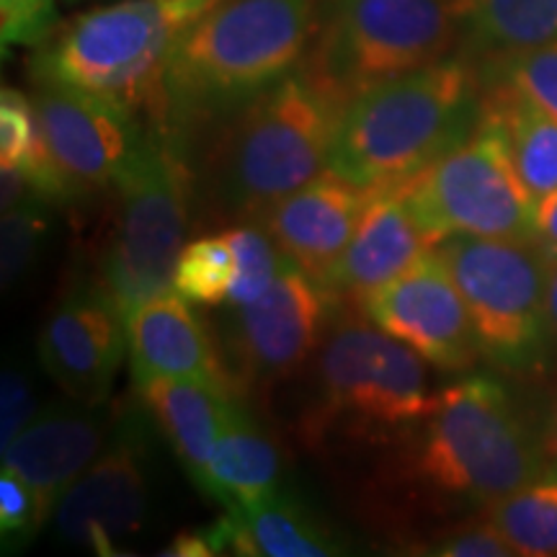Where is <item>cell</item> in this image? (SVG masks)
Instances as JSON below:
<instances>
[{
    "mask_svg": "<svg viewBox=\"0 0 557 557\" xmlns=\"http://www.w3.org/2000/svg\"><path fill=\"white\" fill-rule=\"evenodd\" d=\"M359 308L377 329L444 372H465L480 357L462 292L434 250L395 282L367 295Z\"/></svg>",
    "mask_w": 557,
    "mask_h": 557,
    "instance_id": "14",
    "label": "cell"
},
{
    "mask_svg": "<svg viewBox=\"0 0 557 557\" xmlns=\"http://www.w3.org/2000/svg\"><path fill=\"white\" fill-rule=\"evenodd\" d=\"M199 13L176 0H122L75 16L34 58L37 81L60 83L160 120L163 73L181 32Z\"/></svg>",
    "mask_w": 557,
    "mask_h": 557,
    "instance_id": "6",
    "label": "cell"
},
{
    "mask_svg": "<svg viewBox=\"0 0 557 557\" xmlns=\"http://www.w3.org/2000/svg\"><path fill=\"white\" fill-rule=\"evenodd\" d=\"M478 70L483 81L506 83L557 116V41L485 60Z\"/></svg>",
    "mask_w": 557,
    "mask_h": 557,
    "instance_id": "29",
    "label": "cell"
},
{
    "mask_svg": "<svg viewBox=\"0 0 557 557\" xmlns=\"http://www.w3.org/2000/svg\"><path fill=\"white\" fill-rule=\"evenodd\" d=\"M39 143V120L34 99L16 88L0 94V169H24Z\"/></svg>",
    "mask_w": 557,
    "mask_h": 557,
    "instance_id": "31",
    "label": "cell"
},
{
    "mask_svg": "<svg viewBox=\"0 0 557 557\" xmlns=\"http://www.w3.org/2000/svg\"><path fill=\"white\" fill-rule=\"evenodd\" d=\"M276 487H282L276 442L235 395L209 459L205 493L225 508H243L267 498Z\"/></svg>",
    "mask_w": 557,
    "mask_h": 557,
    "instance_id": "22",
    "label": "cell"
},
{
    "mask_svg": "<svg viewBox=\"0 0 557 557\" xmlns=\"http://www.w3.org/2000/svg\"><path fill=\"white\" fill-rule=\"evenodd\" d=\"M462 58L493 60L557 41V0H455Z\"/></svg>",
    "mask_w": 557,
    "mask_h": 557,
    "instance_id": "23",
    "label": "cell"
},
{
    "mask_svg": "<svg viewBox=\"0 0 557 557\" xmlns=\"http://www.w3.org/2000/svg\"><path fill=\"white\" fill-rule=\"evenodd\" d=\"M395 189L434 243L455 235L534 240L537 199L521 184L504 124L485 99L475 132Z\"/></svg>",
    "mask_w": 557,
    "mask_h": 557,
    "instance_id": "10",
    "label": "cell"
},
{
    "mask_svg": "<svg viewBox=\"0 0 557 557\" xmlns=\"http://www.w3.org/2000/svg\"><path fill=\"white\" fill-rule=\"evenodd\" d=\"M50 521L45 506H41L39 493L18 475L16 470H0V540H3V553H16V549L32 545L39 529Z\"/></svg>",
    "mask_w": 557,
    "mask_h": 557,
    "instance_id": "30",
    "label": "cell"
},
{
    "mask_svg": "<svg viewBox=\"0 0 557 557\" xmlns=\"http://www.w3.org/2000/svg\"><path fill=\"white\" fill-rule=\"evenodd\" d=\"M39 361L70 400L103 406L127 351L124 315L99 278H73L39 333Z\"/></svg>",
    "mask_w": 557,
    "mask_h": 557,
    "instance_id": "15",
    "label": "cell"
},
{
    "mask_svg": "<svg viewBox=\"0 0 557 557\" xmlns=\"http://www.w3.org/2000/svg\"><path fill=\"white\" fill-rule=\"evenodd\" d=\"M176 3L186 5V9H191V11H197L199 16H201V13L212 9V5H214V3H220V0H176Z\"/></svg>",
    "mask_w": 557,
    "mask_h": 557,
    "instance_id": "38",
    "label": "cell"
},
{
    "mask_svg": "<svg viewBox=\"0 0 557 557\" xmlns=\"http://www.w3.org/2000/svg\"><path fill=\"white\" fill-rule=\"evenodd\" d=\"M434 400L426 359L377 329L359 305L336 302L315 351L305 442L320 447L329 436H341L393 449L429 416Z\"/></svg>",
    "mask_w": 557,
    "mask_h": 557,
    "instance_id": "5",
    "label": "cell"
},
{
    "mask_svg": "<svg viewBox=\"0 0 557 557\" xmlns=\"http://www.w3.org/2000/svg\"><path fill=\"white\" fill-rule=\"evenodd\" d=\"M189 305L178 292L171 289L139 302L124 318L135 387L163 377L235 387L222 351L214 346L205 323L194 315Z\"/></svg>",
    "mask_w": 557,
    "mask_h": 557,
    "instance_id": "18",
    "label": "cell"
},
{
    "mask_svg": "<svg viewBox=\"0 0 557 557\" xmlns=\"http://www.w3.org/2000/svg\"><path fill=\"white\" fill-rule=\"evenodd\" d=\"M39 410L32 374L18 364H5L0 377V449L9 447Z\"/></svg>",
    "mask_w": 557,
    "mask_h": 557,
    "instance_id": "34",
    "label": "cell"
},
{
    "mask_svg": "<svg viewBox=\"0 0 557 557\" xmlns=\"http://www.w3.org/2000/svg\"><path fill=\"white\" fill-rule=\"evenodd\" d=\"M485 107L504 124L508 152L534 199L557 191V116L506 83L483 81Z\"/></svg>",
    "mask_w": 557,
    "mask_h": 557,
    "instance_id": "24",
    "label": "cell"
},
{
    "mask_svg": "<svg viewBox=\"0 0 557 557\" xmlns=\"http://www.w3.org/2000/svg\"><path fill=\"white\" fill-rule=\"evenodd\" d=\"M344 101L299 65L218 127L205 156V197L220 220L253 222L263 209L329 171Z\"/></svg>",
    "mask_w": 557,
    "mask_h": 557,
    "instance_id": "4",
    "label": "cell"
},
{
    "mask_svg": "<svg viewBox=\"0 0 557 557\" xmlns=\"http://www.w3.org/2000/svg\"><path fill=\"white\" fill-rule=\"evenodd\" d=\"M483 114V78L468 58H444L344 103L329 171L361 189L406 184L468 139Z\"/></svg>",
    "mask_w": 557,
    "mask_h": 557,
    "instance_id": "3",
    "label": "cell"
},
{
    "mask_svg": "<svg viewBox=\"0 0 557 557\" xmlns=\"http://www.w3.org/2000/svg\"><path fill=\"white\" fill-rule=\"evenodd\" d=\"M114 416L107 403H65L41 408L37 418L3 447V465L16 470L39 493L47 517L52 519L62 493L83 475L107 444Z\"/></svg>",
    "mask_w": 557,
    "mask_h": 557,
    "instance_id": "17",
    "label": "cell"
},
{
    "mask_svg": "<svg viewBox=\"0 0 557 557\" xmlns=\"http://www.w3.org/2000/svg\"><path fill=\"white\" fill-rule=\"evenodd\" d=\"M139 403L171 444L173 455L199 491H205L209 459L235 395V387L201 380H150L137 387Z\"/></svg>",
    "mask_w": 557,
    "mask_h": 557,
    "instance_id": "21",
    "label": "cell"
},
{
    "mask_svg": "<svg viewBox=\"0 0 557 557\" xmlns=\"http://www.w3.org/2000/svg\"><path fill=\"white\" fill-rule=\"evenodd\" d=\"M194 171L189 152L163 124L114 186L116 212L96 278L124 318L145 299L173 289V271L189 230Z\"/></svg>",
    "mask_w": 557,
    "mask_h": 557,
    "instance_id": "7",
    "label": "cell"
},
{
    "mask_svg": "<svg viewBox=\"0 0 557 557\" xmlns=\"http://www.w3.org/2000/svg\"><path fill=\"white\" fill-rule=\"evenodd\" d=\"M547 310H549V323L557 336V259L547 261Z\"/></svg>",
    "mask_w": 557,
    "mask_h": 557,
    "instance_id": "37",
    "label": "cell"
},
{
    "mask_svg": "<svg viewBox=\"0 0 557 557\" xmlns=\"http://www.w3.org/2000/svg\"><path fill=\"white\" fill-rule=\"evenodd\" d=\"M205 532L214 555L336 557L348 553L344 534L284 487L250 506L225 508Z\"/></svg>",
    "mask_w": 557,
    "mask_h": 557,
    "instance_id": "20",
    "label": "cell"
},
{
    "mask_svg": "<svg viewBox=\"0 0 557 557\" xmlns=\"http://www.w3.org/2000/svg\"><path fill=\"white\" fill-rule=\"evenodd\" d=\"M416 553L434 557H511L517 549L493 527L491 519H485L449 529L431 542H423Z\"/></svg>",
    "mask_w": 557,
    "mask_h": 557,
    "instance_id": "33",
    "label": "cell"
},
{
    "mask_svg": "<svg viewBox=\"0 0 557 557\" xmlns=\"http://www.w3.org/2000/svg\"><path fill=\"white\" fill-rule=\"evenodd\" d=\"M163 555H176V557H209L214 555L212 545L205 529H191V532H181L176 540L171 542L169 549H163Z\"/></svg>",
    "mask_w": 557,
    "mask_h": 557,
    "instance_id": "36",
    "label": "cell"
},
{
    "mask_svg": "<svg viewBox=\"0 0 557 557\" xmlns=\"http://www.w3.org/2000/svg\"><path fill=\"white\" fill-rule=\"evenodd\" d=\"M336 299L315 278L287 263L267 295L227 305L220 323L222 359L243 393H259L297 374L315 357Z\"/></svg>",
    "mask_w": 557,
    "mask_h": 557,
    "instance_id": "12",
    "label": "cell"
},
{
    "mask_svg": "<svg viewBox=\"0 0 557 557\" xmlns=\"http://www.w3.org/2000/svg\"><path fill=\"white\" fill-rule=\"evenodd\" d=\"M225 235L235 253V278L225 305H248L274 287L289 261L259 222H243Z\"/></svg>",
    "mask_w": 557,
    "mask_h": 557,
    "instance_id": "27",
    "label": "cell"
},
{
    "mask_svg": "<svg viewBox=\"0 0 557 557\" xmlns=\"http://www.w3.org/2000/svg\"><path fill=\"white\" fill-rule=\"evenodd\" d=\"M39 132L45 148L73 191V199L99 191H114L129 165L135 163L150 120L103 96L60 83L37 81Z\"/></svg>",
    "mask_w": 557,
    "mask_h": 557,
    "instance_id": "13",
    "label": "cell"
},
{
    "mask_svg": "<svg viewBox=\"0 0 557 557\" xmlns=\"http://www.w3.org/2000/svg\"><path fill=\"white\" fill-rule=\"evenodd\" d=\"M372 191L325 171L263 209L253 222L267 230L289 263L323 287L357 233Z\"/></svg>",
    "mask_w": 557,
    "mask_h": 557,
    "instance_id": "16",
    "label": "cell"
},
{
    "mask_svg": "<svg viewBox=\"0 0 557 557\" xmlns=\"http://www.w3.org/2000/svg\"><path fill=\"white\" fill-rule=\"evenodd\" d=\"M54 0H0L3 47H41L54 34Z\"/></svg>",
    "mask_w": 557,
    "mask_h": 557,
    "instance_id": "32",
    "label": "cell"
},
{
    "mask_svg": "<svg viewBox=\"0 0 557 557\" xmlns=\"http://www.w3.org/2000/svg\"><path fill=\"white\" fill-rule=\"evenodd\" d=\"M455 0H329L302 67L338 101L447 58Z\"/></svg>",
    "mask_w": 557,
    "mask_h": 557,
    "instance_id": "8",
    "label": "cell"
},
{
    "mask_svg": "<svg viewBox=\"0 0 557 557\" xmlns=\"http://www.w3.org/2000/svg\"><path fill=\"white\" fill-rule=\"evenodd\" d=\"M434 253L462 292L480 357L511 374H537L555 331L547 310V259L534 240L455 235Z\"/></svg>",
    "mask_w": 557,
    "mask_h": 557,
    "instance_id": "9",
    "label": "cell"
},
{
    "mask_svg": "<svg viewBox=\"0 0 557 557\" xmlns=\"http://www.w3.org/2000/svg\"><path fill=\"white\" fill-rule=\"evenodd\" d=\"M318 0H220L191 21L163 73L160 120L191 150L305 62L318 26Z\"/></svg>",
    "mask_w": 557,
    "mask_h": 557,
    "instance_id": "2",
    "label": "cell"
},
{
    "mask_svg": "<svg viewBox=\"0 0 557 557\" xmlns=\"http://www.w3.org/2000/svg\"><path fill=\"white\" fill-rule=\"evenodd\" d=\"M156 429L143 403L114 416L99 457L54 506L50 521L60 542L103 557L122 555L148 517Z\"/></svg>",
    "mask_w": 557,
    "mask_h": 557,
    "instance_id": "11",
    "label": "cell"
},
{
    "mask_svg": "<svg viewBox=\"0 0 557 557\" xmlns=\"http://www.w3.org/2000/svg\"><path fill=\"white\" fill-rule=\"evenodd\" d=\"M235 278V253L227 235H205L184 246L173 271V292L191 305L227 302Z\"/></svg>",
    "mask_w": 557,
    "mask_h": 557,
    "instance_id": "26",
    "label": "cell"
},
{
    "mask_svg": "<svg viewBox=\"0 0 557 557\" xmlns=\"http://www.w3.org/2000/svg\"><path fill=\"white\" fill-rule=\"evenodd\" d=\"M534 243L547 261L557 259V191L537 201L534 212Z\"/></svg>",
    "mask_w": 557,
    "mask_h": 557,
    "instance_id": "35",
    "label": "cell"
},
{
    "mask_svg": "<svg viewBox=\"0 0 557 557\" xmlns=\"http://www.w3.org/2000/svg\"><path fill=\"white\" fill-rule=\"evenodd\" d=\"M545 465L513 395L498 380L472 374L438 389L429 416L382 465L380 487L403 506H491Z\"/></svg>",
    "mask_w": 557,
    "mask_h": 557,
    "instance_id": "1",
    "label": "cell"
},
{
    "mask_svg": "<svg viewBox=\"0 0 557 557\" xmlns=\"http://www.w3.org/2000/svg\"><path fill=\"white\" fill-rule=\"evenodd\" d=\"M434 246L398 189L372 191L357 233L323 289L336 302L359 305L374 289L395 282L426 259Z\"/></svg>",
    "mask_w": 557,
    "mask_h": 557,
    "instance_id": "19",
    "label": "cell"
},
{
    "mask_svg": "<svg viewBox=\"0 0 557 557\" xmlns=\"http://www.w3.org/2000/svg\"><path fill=\"white\" fill-rule=\"evenodd\" d=\"M52 230V205L32 197L3 212L0 222V278L3 287H16L41 256Z\"/></svg>",
    "mask_w": 557,
    "mask_h": 557,
    "instance_id": "28",
    "label": "cell"
},
{
    "mask_svg": "<svg viewBox=\"0 0 557 557\" xmlns=\"http://www.w3.org/2000/svg\"><path fill=\"white\" fill-rule=\"evenodd\" d=\"M487 519L511 542L517 555H557V468L534 475L517 491L487 506Z\"/></svg>",
    "mask_w": 557,
    "mask_h": 557,
    "instance_id": "25",
    "label": "cell"
}]
</instances>
